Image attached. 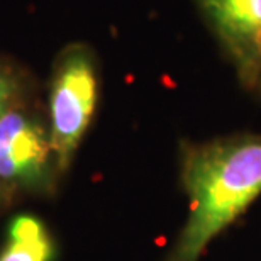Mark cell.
I'll return each mask as SVG.
<instances>
[{
    "label": "cell",
    "instance_id": "obj_5",
    "mask_svg": "<svg viewBox=\"0 0 261 261\" xmlns=\"http://www.w3.org/2000/svg\"><path fill=\"white\" fill-rule=\"evenodd\" d=\"M55 241L46 224L33 214H19L5 232L0 261H53Z\"/></svg>",
    "mask_w": 261,
    "mask_h": 261
},
{
    "label": "cell",
    "instance_id": "obj_6",
    "mask_svg": "<svg viewBox=\"0 0 261 261\" xmlns=\"http://www.w3.org/2000/svg\"><path fill=\"white\" fill-rule=\"evenodd\" d=\"M22 85L12 68L0 63V116L20 103Z\"/></svg>",
    "mask_w": 261,
    "mask_h": 261
},
{
    "label": "cell",
    "instance_id": "obj_4",
    "mask_svg": "<svg viewBox=\"0 0 261 261\" xmlns=\"http://www.w3.org/2000/svg\"><path fill=\"white\" fill-rule=\"evenodd\" d=\"M244 90L261 78V0H192Z\"/></svg>",
    "mask_w": 261,
    "mask_h": 261
},
{
    "label": "cell",
    "instance_id": "obj_1",
    "mask_svg": "<svg viewBox=\"0 0 261 261\" xmlns=\"http://www.w3.org/2000/svg\"><path fill=\"white\" fill-rule=\"evenodd\" d=\"M178 178L189 214L165 261H200L214 239L261 195V133L181 139Z\"/></svg>",
    "mask_w": 261,
    "mask_h": 261
},
{
    "label": "cell",
    "instance_id": "obj_3",
    "mask_svg": "<svg viewBox=\"0 0 261 261\" xmlns=\"http://www.w3.org/2000/svg\"><path fill=\"white\" fill-rule=\"evenodd\" d=\"M60 175L44 119L20 103L0 116V180L10 190L49 194Z\"/></svg>",
    "mask_w": 261,
    "mask_h": 261
},
{
    "label": "cell",
    "instance_id": "obj_8",
    "mask_svg": "<svg viewBox=\"0 0 261 261\" xmlns=\"http://www.w3.org/2000/svg\"><path fill=\"white\" fill-rule=\"evenodd\" d=\"M253 95H256V97L259 98V100H261V78H259V82H258V85H256V88H254Z\"/></svg>",
    "mask_w": 261,
    "mask_h": 261
},
{
    "label": "cell",
    "instance_id": "obj_2",
    "mask_svg": "<svg viewBox=\"0 0 261 261\" xmlns=\"http://www.w3.org/2000/svg\"><path fill=\"white\" fill-rule=\"evenodd\" d=\"M100 76L97 56L85 43H71L56 56L48 92V129L56 165L63 175L93 121Z\"/></svg>",
    "mask_w": 261,
    "mask_h": 261
},
{
    "label": "cell",
    "instance_id": "obj_7",
    "mask_svg": "<svg viewBox=\"0 0 261 261\" xmlns=\"http://www.w3.org/2000/svg\"><path fill=\"white\" fill-rule=\"evenodd\" d=\"M12 194H14V192L10 190L2 180H0V207L5 205V203L10 200V195H12Z\"/></svg>",
    "mask_w": 261,
    "mask_h": 261
}]
</instances>
